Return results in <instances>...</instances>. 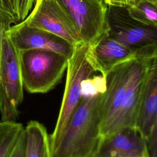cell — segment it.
Instances as JSON below:
<instances>
[{
  "instance_id": "obj_1",
  "label": "cell",
  "mask_w": 157,
  "mask_h": 157,
  "mask_svg": "<svg viewBox=\"0 0 157 157\" xmlns=\"http://www.w3.org/2000/svg\"><path fill=\"white\" fill-rule=\"evenodd\" d=\"M102 94L82 98L52 157H82L96 153L100 140Z\"/></svg>"
},
{
  "instance_id": "obj_2",
  "label": "cell",
  "mask_w": 157,
  "mask_h": 157,
  "mask_svg": "<svg viewBox=\"0 0 157 157\" xmlns=\"http://www.w3.org/2000/svg\"><path fill=\"white\" fill-rule=\"evenodd\" d=\"M90 44L79 40L73 45L67 60L65 88L57 121L50 136L52 155L58 148L68 124L82 99L81 83L94 72L89 57Z\"/></svg>"
},
{
  "instance_id": "obj_3",
  "label": "cell",
  "mask_w": 157,
  "mask_h": 157,
  "mask_svg": "<svg viewBox=\"0 0 157 157\" xmlns=\"http://www.w3.org/2000/svg\"><path fill=\"white\" fill-rule=\"evenodd\" d=\"M23 88L29 93H45L60 82L68 58L47 50H18Z\"/></svg>"
},
{
  "instance_id": "obj_4",
  "label": "cell",
  "mask_w": 157,
  "mask_h": 157,
  "mask_svg": "<svg viewBox=\"0 0 157 157\" xmlns=\"http://www.w3.org/2000/svg\"><path fill=\"white\" fill-rule=\"evenodd\" d=\"M2 36L0 65V83L2 102L0 108L1 121H16L19 115L18 106L23 100L18 50L6 33Z\"/></svg>"
},
{
  "instance_id": "obj_5",
  "label": "cell",
  "mask_w": 157,
  "mask_h": 157,
  "mask_svg": "<svg viewBox=\"0 0 157 157\" xmlns=\"http://www.w3.org/2000/svg\"><path fill=\"white\" fill-rule=\"evenodd\" d=\"M72 22L80 40L94 44L107 34L104 0H56Z\"/></svg>"
},
{
  "instance_id": "obj_6",
  "label": "cell",
  "mask_w": 157,
  "mask_h": 157,
  "mask_svg": "<svg viewBox=\"0 0 157 157\" xmlns=\"http://www.w3.org/2000/svg\"><path fill=\"white\" fill-rule=\"evenodd\" d=\"M106 23L109 37L134 51L157 44V28L134 20L126 7L107 5Z\"/></svg>"
},
{
  "instance_id": "obj_7",
  "label": "cell",
  "mask_w": 157,
  "mask_h": 157,
  "mask_svg": "<svg viewBox=\"0 0 157 157\" xmlns=\"http://www.w3.org/2000/svg\"><path fill=\"white\" fill-rule=\"evenodd\" d=\"M138 59L133 56L114 67L106 77L107 86L100 102V137L117 115L131 82Z\"/></svg>"
},
{
  "instance_id": "obj_8",
  "label": "cell",
  "mask_w": 157,
  "mask_h": 157,
  "mask_svg": "<svg viewBox=\"0 0 157 157\" xmlns=\"http://www.w3.org/2000/svg\"><path fill=\"white\" fill-rule=\"evenodd\" d=\"M27 26L52 33L74 45L80 40L69 17L56 0H35L22 21Z\"/></svg>"
},
{
  "instance_id": "obj_9",
  "label": "cell",
  "mask_w": 157,
  "mask_h": 157,
  "mask_svg": "<svg viewBox=\"0 0 157 157\" xmlns=\"http://www.w3.org/2000/svg\"><path fill=\"white\" fill-rule=\"evenodd\" d=\"M6 33L18 50L37 49L71 56L73 45L52 33L31 28L23 21L12 25Z\"/></svg>"
},
{
  "instance_id": "obj_10",
  "label": "cell",
  "mask_w": 157,
  "mask_h": 157,
  "mask_svg": "<svg viewBox=\"0 0 157 157\" xmlns=\"http://www.w3.org/2000/svg\"><path fill=\"white\" fill-rule=\"evenodd\" d=\"M96 157H150L147 144L135 127H126L99 140Z\"/></svg>"
},
{
  "instance_id": "obj_11",
  "label": "cell",
  "mask_w": 157,
  "mask_h": 157,
  "mask_svg": "<svg viewBox=\"0 0 157 157\" xmlns=\"http://www.w3.org/2000/svg\"><path fill=\"white\" fill-rule=\"evenodd\" d=\"M136 51L109 37L102 36L94 44L90 45L89 57L96 72L106 78L117 65L129 59Z\"/></svg>"
},
{
  "instance_id": "obj_12",
  "label": "cell",
  "mask_w": 157,
  "mask_h": 157,
  "mask_svg": "<svg viewBox=\"0 0 157 157\" xmlns=\"http://www.w3.org/2000/svg\"><path fill=\"white\" fill-rule=\"evenodd\" d=\"M135 128L146 142L157 130V66L151 69L146 79Z\"/></svg>"
},
{
  "instance_id": "obj_13",
  "label": "cell",
  "mask_w": 157,
  "mask_h": 157,
  "mask_svg": "<svg viewBox=\"0 0 157 157\" xmlns=\"http://www.w3.org/2000/svg\"><path fill=\"white\" fill-rule=\"evenodd\" d=\"M26 145L24 157H52L50 136L45 126L30 120L25 128Z\"/></svg>"
},
{
  "instance_id": "obj_14",
  "label": "cell",
  "mask_w": 157,
  "mask_h": 157,
  "mask_svg": "<svg viewBox=\"0 0 157 157\" xmlns=\"http://www.w3.org/2000/svg\"><path fill=\"white\" fill-rule=\"evenodd\" d=\"M35 0H0V21L7 27L23 21L31 12Z\"/></svg>"
},
{
  "instance_id": "obj_15",
  "label": "cell",
  "mask_w": 157,
  "mask_h": 157,
  "mask_svg": "<svg viewBox=\"0 0 157 157\" xmlns=\"http://www.w3.org/2000/svg\"><path fill=\"white\" fill-rule=\"evenodd\" d=\"M126 7L129 15L137 21L157 28V3L144 0Z\"/></svg>"
},
{
  "instance_id": "obj_16",
  "label": "cell",
  "mask_w": 157,
  "mask_h": 157,
  "mask_svg": "<svg viewBox=\"0 0 157 157\" xmlns=\"http://www.w3.org/2000/svg\"><path fill=\"white\" fill-rule=\"evenodd\" d=\"M23 129L21 123L15 122L10 128L0 134V157H9Z\"/></svg>"
},
{
  "instance_id": "obj_17",
  "label": "cell",
  "mask_w": 157,
  "mask_h": 157,
  "mask_svg": "<svg viewBox=\"0 0 157 157\" xmlns=\"http://www.w3.org/2000/svg\"><path fill=\"white\" fill-rule=\"evenodd\" d=\"M106 78L101 74L88 77L81 83L82 98L104 93L106 90Z\"/></svg>"
},
{
  "instance_id": "obj_18",
  "label": "cell",
  "mask_w": 157,
  "mask_h": 157,
  "mask_svg": "<svg viewBox=\"0 0 157 157\" xmlns=\"http://www.w3.org/2000/svg\"><path fill=\"white\" fill-rule=\"evenodd\" d=\"M26 145L25 128L21 132L9 157H24Z\"/></svg>"
},
{
  "instance_id": "obj_19",
  "label": "cell",
  "mask_w": 157,
  "mask_h": 157,
  "mask_svg": "<svg viewBox=\"0 0 157 157\" xmlns=\"http://www.w3.org/2000/svg\"><path fill=\"white\" fill-rule=\"evenodd\" d=\"M144 0H104V2L107 5L116 6L121 7H128L131 5H134L140 1ZM155 3H157V0H147Z\"/></svg>"
},
{
  "instance_id": "obj_20",
  "label": "cell",
  "mask_w": 157,
  "mask_h": 157,
  "mask_svg": "<svg viewBox=\"0 0 157 157\" xmlns=\"http://www.w3.org/2000/svg\"><path fill=\"white\" fill-rule=\"evenodd\" d=\"M8 28H7L1 21H0V65H1V52H2V36L3 33L5 29ZM2 102V93L1 90V83H0V108Z\"/></svg>"
},
{
  "instance_id": "obj_21",
  "label": "cell",
  "mask_w": 157,
  "mask_h": 157,
  "mask_svg": "<svg viewBox=\"0 0 157 157\" xmlns=\"http://www.w3.org/2000/svg\"><path fill=\"white\" fill-rule=\"evenodd\" d=\"M16 121H2L0 120V134L10 128Z\"/></svg>"
},
{
  "instance_id": "obj_22",
  "label": "cell",
  "mask_w": 157,
  "mask_h": 157,
  "mask_svg": "<svg viewBox=\"0 0 157 157\" xmlns=\"http://www.w3.org/2000/svg\"><path fill=\"white\" fill-rule=\"evenodd\" d=\"M95 153H93V154H91V155H87V156H82V157H96L95 156Z\"/></svg>"
}]
</instances>
